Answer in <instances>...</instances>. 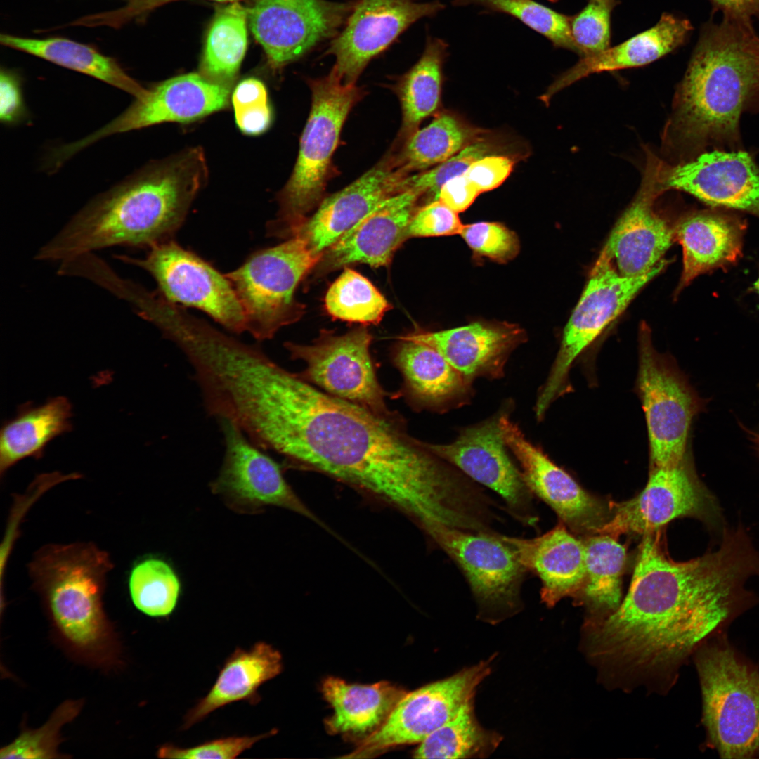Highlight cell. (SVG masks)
Here are the masks:
<instances>
[{
  "label": "cell",
  "instance_id": "obj_27",
  "mask_svg": "<svg viewBox=\"0 0 759 759\" xmlns=\"http://www.w3.org/2000/svg\"><path fill=\"white\" fill-rule=\"evenodd\" d=\"M682 248V271L676 292L698 276L734 265L742 257L746 222L734 211L712 207L689 212L674 226Z\"/></svg>",
  "mask_w": 759,
  "mask_h": 759
},
{
  "label": "cell",
  "instance_id": "obj_30",
  "mask_svg": "<svg viewBox=\"0 0 759 759\" xmlns=\"http://www.w3.org/2000/svg\"><path fill=\"white\" fill-rule=\"evenodd\" d=\"M692 27L684 18L664 13L650 29L606 50L580 58L572 67L561 74L540 97L547 103L559 91L590 74L651 63L682 45Z\"/></svg>",
  "mask_w": 759,
  "mask_h": 759
},
{
  "label": "cell",
  "instance_id": "obj_19",
  "mask_svg": "<svg viewBox=\"0 0 759 759\" xmlns=\"http://www.w3.org/2000/svg\"><path fill=\"white\" fill-rule=\"evenodd\" d=\"M231 86L214 82L201 73L179 75L157 83L120 115L86 137L60 147L67 160L88 146L117 134L167 122L188 123L226 108Z\"/></svg>",
  "mask_w": 759,
  "mask_h": 759
},
{
  "label": "cell",
  "instance_id": "obj_11",
  "mask_svg": "<svg viewBox=\"0 0 759 759\" xmlns=\"http://www.w3.org/2000/svg\"><path fill=\"white\" fill-rule=\"evenodd\" d=\"M639 352L637 388L645 413L651 467L673 466L687 457L690 425L704 404L654 349L644 322L640 327Z\"/></svg>",
  "mask_w": 759,
  "mask_h": 759
},
{
  "label": "cell",
  "instance_id": "obj_56",
  "mask_svg": "<svg viewBox=\"0 0 759 759\" xmlns=\"http://www.w3.org/2000/svg\"><path fill=\"white\" fill-rule=\"evenodd\" d=\"M176 1V0H145V7L152 8L153 6H160L161 4H164L165 3H168V2H170V1ZM212 1L233 3V2H236L238 0H212Z\"/></svg>",
  "mask_w": 759,
  "mask_h": 759
},
{
  "label": "cell",
  "instance_id": "obj_8",
  "mask_svg": "<svg viewBox=\"0 0 759 759\" xmlns=\"http://www.w3.org/2000/svg\"><path fill=\"white\" fill-rule=\"evenodd\" d=\"M321 256L294 236L257 251L226 275L242 306L247 332L259 341L269 339L301 317L304 306L296 300L295 291Z\"/></svg>",
  "mask_w": 759,
  "mask_h": 759
},
{
  "label": "cell",
  "instance_id": "obj_4",
  "mask_svg": "<svg viewBox=\"0 0 759 759\" xmlns=\"http://www.w3.org/2000/svg\"><path fill=\"white\" fill-rule=\"evenodd\" d=\"M207 176L200 148L149 163L92 199L34 258L61 263L112 246L150 247L171 240Z\"/></svg>",
  "mask_w": 759,
  "mask_h": 759
},
{
  "label": "cell",
  "instance_id": "obj_36",
  "mask_svg": "<svg viewBox=\"0 0 759 759\" xmlns=\"http://www.w3.org/2000/svg\"><path fill=\"white\" fill-rule=\"evenodd\" d=\"M489 131L470 124L450 111L436 114L427 126L406 139L396 164L408 173L427 170L448 160Z\"/></svg>",
  "mask_w": 759,
  "mask_h": 759
},
{
  "label": "cell",
  "instance_id": "obj_48",
  "mask_svg": "<svg viewBox=\"0 0 759 759\" xmlns=\"http://www.w3.org/2000/svg\"><path fill=\"white\" fill-rule=\"evenodd\" d=\"M463 223L457 212L439 200L417 209L408 228V237H438L460 235Z\"/></svg>",
  "mask_w": 759,
  "mask_h": 759
},
{
  "label": "cell",
  "instance_id": "obj_24",
  "mask_svg": "<svg viewBox=\"0 0 759 759\" xmlns=\"http://www.w3.org/2000/svg\"><path fill=\"white\" fill-rule=\"evenodd\" d=\"M661 195L649 153L640 190L615 224L602 250L623 276L638 277L653 271L675 241L674 226L654 208Z\"/></svg>",
  "mask_w": 759,
  "mask_h": 759
},
{
  "label": "cell",
  "instance_id": "obj_54",
  "mask_svg": "<svg viewBox=\"0 0 759 759\" xmlns=\"http://www.w3.org/2000/svg\"><path fill=\"white\" fill-rule=\"evenodd\" d=\"M725 13V15L751 21L759 18V0H712Z\"/></svg>",
  "mask_w": 759,
  "mask_h": 759
},
{
  "label": "cell",
  "instance_id": "obj_31",
  "mask_svg": "<svg viewBox=\"0 0 759 759\" xmlns=\"http://www.w3.org/2000/svg\"><path fill=\"white\" fill-rule=\"evenodd\" d=\"M282 669L280 653L266 642H257L249 649H235L226 660L208 693L186 715L183 729L230 703L240 701L259 703L260 687L278 675Z\"/></svg>",
  "mask_w": 759,
  "mask_h": 759
},
{
  "label": "cell",
  "instance_id": "obj_43",
  "mask_svg": "<svg viewBox=\"0 0 759 759\" xmlns=\"http://www.w3.org/2000/svg\"><path fill=\"white\" fill-rule=\"evenodd\" d=\"M81 701L68 700L61 703L41 727L23 729L11 744L0 750L1 759H50L67 758L58 751L62 741L60 730L80 712Z\"/></svg>",
  "mask_w": 759,
  "mask_h": 759
},
{
  "label": "cell",
  "instance_id": "obj_16",
  "mask_svg": "<svg viewBox=\"0 0 759 759\" xmlns=\"http://www.w3.org/2000/svg\"><path fill=\"white\" fill-rule=\"evenodd\" d=\"M500 410L479 423L462 428L449 443H428L430 450L475 483L492 490L506 512L525 527L536 528L539 517L534 495L502 439Z\"/></svg>",
  "mask_w": 759,
  "mask_h": 759
},
{
  "label": "cell",
  "instance_id": "obj_15",
  "mask_svg": "<svg viewBox=\"0 0 759 759\" xmlns=\"http://www.w3.org/2000/svg\"><path fill=\"white\" fill-rule=\"evenodd\" d=\"M491 660L406 692L383 724L344 758L376 757L397 746L421 743L453 719L489 675Z\"/></svg>",
  "mask_w": 759,
  "mask_h": 759
},
{
  "label": "cell",
  "instance_id": "obj_14",
  "mask_svg": "<svg viewBox=\"0 0 759 759\" xmlns=\"http://www.w3.org/2000/svg\"><path fill=\"white\" fill-rule=\"evenodd\" d=\"M118 259L148 271L168 301L200 309L230 332L247 330L242 306L226 276L172 240L149 247L143 258Z\"/></svg>",
  "mask_w": 759,
  "mask_h": 759
},
{
  "label": "cell",
  "instance_id": "obj_32",
  "mask_svg": "<svg viewBox=\"0 0 759 759\" xmlns=\"http://www.w3.org/2000/svg\"><path fill=\"white\" fill-rule=\"evenodd\" d=\"M72 406L64 396L44 404L25 403L0 431V474L27 458H41L47 445L72 429Z\"/></svg>",
  "mask_w": 759,
  "mask_h": 759
},
{
  "label": "cell",
  "instance_id": "obj_23",
  "mask_svg": "<svg viewBox=\"0 0 759 759\" xmlns=\"http://www.w3.org/2000/svg\"><path fill=\"white\" fill-rule=\"evenodd\" d=\"M409 176L393 157L384 158L342 190L323 198L294 236L301 238L314 254L322 255L379 205L408 190Z\"/></svg>",
  "mask_w": 759,
  "mask_h": 759
},
{
  "label": "cell",
  "instance_id": "obj_12",
  "mask_svg": "<svg viewBox=\"0 0 759 759\" xmlns=\"http://www.w3.org/2000/svg\"><path fill=\"white\" fill-rule=\"evenodd\" d=\"M611 517L599 533L645 535L673 519L692 517L722 534V515L715 496L700 481L686 457L677 465L651 467L648 481L634 498L611 501Z\"/></svg>",
  "mask_w": 759,
  "mask_h": 759
},
{
  "label": "cell",
  "instance_id": "obj_17",
  "mask_svg": "<svg viewBox=\"0 0 759 759\" xmlns=\"http://www.w3.org/2000/svg\"><path fill=\"white\" fill-rule=\"evenodd\" d=\"M217 421L225 454L219 473L211 484L214 494L238 513L258 514L266 507L275 506L320 522L294 492L278 462L233 423L223 419Z\"/></svg>",
  "mask_w": 759,
  "mask_h": 759
},
{
  "label": "cell",
  "instance_id": "obj_20",
  "mask_svg": "<svg viewBox=\"0 0 759 759\" xmlns=\"http://www.w3.org/2000/svg\"><path fill=\"white\" fill-rule=\"evenodd\" d=\"M354 2L327 0H253L247 8L251 31L271 68L281 69L320 42L337 34Z\"/></svg>",
  "mask_w": 759,
  "mask_h": 759
},
{
  "label": "cell",
  "instance_id": "obj_34",
  "mask_svg": "<svg viewBox=\"0 0 759 759\" xmlns=\"http://www.w3.org/2000/svg\"><path fill=\"white\" fill-rule=\"evenodd\" d=\"M0 41L5 46L97 79L135 98L146 91L115 58L87 44L63 37L37 39L7 34H1Z\"/></svg>",
  "mask_w": 759,
  "mask_h": 759
},
{
  "label": "cell",
  "instance_id": "obj_38",
  "mask_svg": "<svg viewBox=\"0 0 759 759\" xmlns=\"http://www.w3.org/2000/svg\"><path fill=\"white\" fill-rule=\"evenodd\" d=\"M247 8L238 2L221 8L210 25L201 60V74L231 86L247 46Z\"/></svg>",
  "mask_w": 759,
  "mask_h": 759
},
{
  "label": "cell",
  "instance_id": "obj_51",
  "mask_svg": "<svg viewBox=\"0 0 759 759\" xmlns=\"http://www.w3.org/2000/svg\"><path fill=\"white\" fill-rule=\"evenodd\" d=\"M479 194L476 187L463 174L446 181L439 189L437 200L458 214L467 209Z\"/></svg>",
  "mask_w": 759,
  "mask_h": 759
},
{
  "label": "cell",
  "instance_id": "obj_10",
  "mask_svg": "<svg viewBox=\"0 0 759 759\" xmlns=\"http://www.w3.org/2000/svg\"><path fill=\"white\" fill-rule=\"evenodd\" d=\"M668 263L663 259L646 275L626 277L618 273L604 252H600L564 327L557 357L538 395L534 412L538 421L564 392L569 370L577 357L625 311L644 286Z\"/></svg>",
  "mask_w": 759,
  "mask_h": 759
},
{
  "label": "cell",
  "instance_id": "obj_49",
  "mask_svg": "<svg viewBox=\"0 0 759 759\" xmlns=\"http://www.w3.org/2000/svg\"><path fill=\"white\" fill-rule=\"evenodd\" d=\"M514 163L513 157L508 154H491L472 163L464 174L481 193L501 185L510 174Z\"/></svg>",
  "mask_w": 759,
  "mask_h": 759
},
{
  "label": "cell",
  "instance_id": "obj_44",
  "mask_svg": "<svg viewBox=\"0 0 759 759\" xmlns=\"http://www.w3.org/2000/svg\"><path fill=\"white\" fill-rule=\"evenodd\" d=\"M502 148L498 141L487 134L432 169L410 176L409 188L417 191L422 196L430 195L431 201L436 200L439 189L446 181L463 174L472 163L486 155L506 154Z\"/></svg>",
  "mask_w": 759,
  "mask_h": 759
},
{
  "label": "cell",
  "instance_id": "obj_18",
  "mask_svg": "<svg viewBox=\"0 0 759 759\" xmlns=\"http://www.w3.org/2000/svg\"><path fill=\"white\" fill-rule=\"evenodd\" d=\"M511 410L510 406L500 409L499 426L505 443L517 460L529 490L572 532L598 534L611 517V502L587 492L529 441L511 419Z\"/></svg>",
  "mask_w": 759,
  "mask_h": 759
},
{
  "label": "cell",
  "instance_id": "obj_39",
  "mask_svg": "<svg viewBox=\"0 0 759 759\" xmlns=\"http://www.w3.org/2000/svg\"><path fill=\"white\" fill-rule=\"evenodd\" d=\"M500 740L499 734L484 729L479 724L470 701L453 719L420 743L414 752V758H485L495 751Z\"/></svg>",
  "mask_w": 759,
  "mask_h": 759
},
{
  "label": "cell",
  "instance_id": "obj_5",
  "mask_svg": "<svg viewBox=\"0 0 759 759\" xmlns=\"http://www.w3.org/2000/svg\"><path fill=\"white\" fill-rule=\"evenodd\" d=\"M112 567L108 554L91 543L46 545L28 564L33 588L63 639L101 663L113 659L117 648L103 605Z\"/></svg>",
  "mask_w": 759,
  "mask_h": 759
},
{
  "label": "cell",
  "instance_id": "obj_40",
  "mask_svg": "<svg viewBox=\"0 0 759 759\" xmlns=\"http://www.w3.org/2000/svg\"><path fill=\"white\" fill-rule=\"evenodd\" d=\"M132 602L141 612L155 618L170 616L180 599L181 583L171 565L157 557L136 562L129 577Z\"/></svg>",
  "mask_w": 759,
  "mask_h": 759
},
{
  "label": "cell",
  "instance_id": "obj_57",
  "mask_svg": "<svg viewBox=\"0 0 759 759\" xmlns=\"http://www.w3.org/2000/svg\"><path fill=\"white\" fill-rule=\"evenodd\" d=\"M753 290H754V291H755V292H756L757 294H759V275H758V278H757V279L755 280V282L753 283Z\"/></svg>",
  "mask_w": 759,
  "mask_h": 759
},
{
  "label": "cell",
  "instance_id": "obj_1",
  "mask_svg": "<svg viewBox=\"0 0 759 759\" xmlns=\"http://www.w3.org/2000/svg\"><path fill=\"white\" fill-rule=\"evenodd\" d=\"M660 533L644 535L618 607L581 630L582 651L611 689L667 693L687 659L758 601L746 584L759 577V552L741 524L685 562L668 556Z\"/></svg>",
  "mask_w": 759,
  "mask_h": 759
},
{
  "label": "cell",
  "instance_id": "obj_58",
  "mask_svg": "<svg viewBox=\"0 0 759 759\" xmlns=\"http://www.w3.org/2000/svg\"><path fill=\"white\" fill-rule=\"evenodd\" d=\"M548 1H551V2H556V1H557L558 0H548Z\"/></svg>",
  "mask_w": 759,
  "mask_h": 759
},
{
  "label": "cell",
  "instance_id": "obj_52",
  "mask_svg": "<svg viewBox=\"0 0 759 759\" xmlns=\"http://www.w3.org/2000/svg\"><path fill=\"white\" fill-rule=\"evenodd\" d=\"M239 129L248 135H259L269 127L272 112L268 103L234 110Z\"/></svg>",
  "mask_w": 759,
  "mask_h": 759
},
{
  "label": "cell",
  "instance_id": "obj_33",
  "mask_svg": "<svg viewBox=\"0 0 759 759\" xmlns=\"http://www.w3.org/2000/svg\"><path fill=\"white\" fill-rule=\"evenodd\" d=\"M321 690L334 710L326 720L331 734L372 733L387 720L406 694L387 681L369 685L348 684L335 677L326 678Z\"/></svg>",
  "mask_w": 759,
  "mask_h": 759
},
{
  "label": "cell",
  "instance_id": "obj_55",
  "mask_svg": "<svg viewBox=\"0 0 759 759\" xmlns=\"http://www.w3.org/2000/svg\"><path fill=\"white\" fill-rule=\"evenodd\" d=\"M741 426L742 429L748 434L750 440L753 443L754 448L759 455V433L748 429L743 424H741Z\"/></svg>",
  "mask_w": 759,
  "mask_h": 759
},
{
  "label": "cell",
  "instance_id": "obj_45",
  "mask_svg": "<svg viewBox=\"0 0 759 759\" xmlns=\"http://www.w3.org/2000/svg\"><path fill=\"white\" fill-rule=\"evenodd\" d=\"M616 0H588L586 6L571 17V32L580 58L610 47V18Z\"/></svg>",
  "mask_w": 759,
  "mask_h": 759
},
{
  "label": "cell",
  "instance_id": "obj_9",
  "mask_svg": "<svg viewBox=\"0 0 759 759\" xmlns=\"http://www.w3.org/2000/svg\"><path fill=\"white\" fill-rule=\"evenodd\" d=\"M422 531L460 569L480 618L494 623L522 609L521 591L528 572L503 534L464 530L437 522Z\"/></svg>",
  "mask_w": 759,
  "mask_h": 759
},
{
  "label": "cell",
  "instance_id": "obj_53",
  "mask_svg": "<svg viewBox=\"0 0 759 759\" xmlns=\"http://www.w3.org/2000/svg\"><path fill=\"white\" fill-rule=\"evenodd\" d=\"M234 110L268 103V94L265 85L255 78L241 81L232 93Z\"/></svg>",
  "mask_w": 759,
  "mask_h": 759
},
{
  "label": "cell",
  "instance_id": "obj_6",
  "mask_svg": "<svg viewBox=\"0 0 759 759\" xmlns=\"http://www.w3.org/2000/svg\"><path fill=\"white\" fill-rule=\"evenodd\" d=\"M312 103L300 140L297 160L288 181L279 192L276 219L267 225L268 235L290 238L323 200L344 123L361 90L345 84L336 71L309 80Z\"/></svg>",
  "mask_w": 759,
  "mask_h": 759
},
{
  "label": "cell",
  "instance_id": "obj_3",
  "mask_svg": "<svg viewBox=\"0 0 759 759\" xmlns=\"http://www.w3.org/2000/svg\"><path fill=\"white\" fill-rule=\"evenodd\" d=\"M759 113V36L751 21L725 15L705 27L662 135L677 163L713 150H739L744 112Z\"/></svg>",
  "mask_w": 759,
  "mask_h": 759
},
{
  "label": "cell",
  "instance_id": "obj_41",
  "mask_svg": "<svg viewBox=\"0 0 759 759\" xmlns=\"http://www.w3.org/2000/svg\"><path fill=\"white\" fill-rule=\"evenodd\" d=\"M325 308L334 319L376 325L389 309L385 297L365 277L346 268L328 288Z\"/></svg>",
  "mask_w": 759,
  "mask_h": 759
},
{
  "label": "cell",
  "instance_id": "obj_21",
  "mask_svg": "<svg viewBox=\"0 0 759 759\" xmlns=\"http://www.w3.org/2000/svg\"><path fill=\"white\" fill-rule=\"evenodd\" d=\"M655 157V180L661 193L683 191L712 207L759 218V164L748 152L712 150L675 164Z\"/></svg>",
  "mask_w": 759,
  "mask_h": 759
},
{
  "label": "cell",
  "instance_id": "obj_47",
  "mask_svg": "<svg viewBox=\"0 0 759 759\" xmlns=\"http://www.w3.org/2000/svg\"><path fill=\"white\" fill-rule=\"evenodd\" d=\"M270 735L271 732L256 736L228 737L185 748L164 744L158 749L157 753L160 758L231 759L238 757Z\"/></svg>",
  "mask_w": 759,
  "mask_h": 759
},
{
  "label": "cell",
  "instance_id": "obj_13",
  "mask_svg": "<svg viewBox=\"0 0 759 759\" xmlns=\"http://www.w3.org/2000/svg\"><path fill=\"white\" fill-rule=\"evenodd\" d=\"M372 337L365 327L341 335L322 331L311 344L285 342L293 360L304 361L299 375L326 393L387 418L401 417L389 410L380 385L370 347Z\"/></svg>",
  "mask_w": 759,
  "mask_h": 759
},
{
  "label": "cell",
  "instance_id": "obj_22",
  "mask_svg": "<svg viewBox=\"0 0 759 759\" xmlns=\"http://www.w3.org/2000/svg\"><path fill=\"white\" fill-rule=\"evenodd\" d=\"M444 8L439 1L359 0L326 53L335 56L333 68L343 82L355 84L369 61L408 27L422 18L434 16Z\"/></svg>",
  "mask_w": 759,
  "mask_h": 759
},
{
  "label": "cell",
  "instance_id": "obj_29",
  "mask_svg": "<svg viewBox=\"0 0 759 759\" xmlns=\"http://www.w3.org/2000/svg\"><path fill=\"white\" fill-rule=\"evenodd\" d=\"M393 361L403 379V395L415 408L446 410L472 395V383L437 349L409 334L400 337Z\"/></svg>",
  "mask_w": 759,
  "mask_h": 759
},
{
  "label": "cell",
  "instance_id": "obj_25",
  "mask_svg": "<svg viewBox=\"0 0 759 759\" xmlns=\"http://www.w3.org/2000/svg\"><path fill=\"white\" fill-rule=\"evenodd\" d=\"M421 197L409 188L382 202L323 253L316 270L326 273L359 263L387 266L408 238V226Z\"/></svg>",
  "mask_w": 759,
  "mask_h": 759
},
{
  "label": "cell",
  "instance_id": "obj_50",
  "mask_svg": "<svg viewBox=\"0 0 759 759\" xmlns=\"http://www.w3.org/2000/svg\"><path fill=\"white\" fill-rule=\"evenodd\" d=\"M27 116L20 76L8 69L0 72V120L5 125H14Z\"/></svg>",
  "mask_w": 759,
  "mask_h": 759
},
{
  "label": "cell",
  "instance_id": "obj_7",
  "mask_svg": "<svg viewBox=\"0 0 759 759\" xmlns=\"http://www.w3.org/2000/svg\"><path fill=\"white\" fill-rule=\"evenodd\" d=\"M718 637L694 651L708 741L720 758H754L759 755V671Z\"/></svg>",
  "mask_w": 759,
  "mask_h": 759
},
{
  "label": "cell",
  "instance_id": "obj_26",
  "mask_svg": "<svg viewBox=\"0 0 759 759\" xmlns=\"http://www.w3.org/2000/svg\"><path fill=\"white\" fill-rule=\"evenodd\" d=\"M437 349L469 382L504 376L512 351L526 339L520 326L507 322L475 321L454 328L408 333Z\"/></svg>",
  "mask_w": 759,
  "mask_h": 759
},
{
  "label": "cell",
  "instance_id": "obj_37",
  "mask_svg": "<svg viewBox=\"0 0 759 759\" xmlns=\"http://www.w3.org/2000/svg\"><path fill=\"white\" fill-rule=\"evenodd\" d=\"M448 48L444 40L428 37L421 57L399 81L398 92L403 115L400 134L404 139L439 107Z\"/></svg>",
  "mask_w": 759,
  "mask_h": 759
},
{
  "label": "cell",
  "instance_id": "obj_46",
  "mask_svg": "<svg viewBox=\"0 0 759 759\" xmlns=\"http://www.w3.org/2000/svg\"><path fill=\"white\" fill-rule=\"evenodd\" d=\"M460 235L475 254L500 264L509 262L519 252L517 235L499 222L464 224Z\"/></svg>",
  "mask_w": 759,
  "mask_h": 759
},
{
  "label": "cell",
  "instance_id": "obj_35",
  "mask_svg": "<svg viewBox=\"0 0 759 759\" xmlns=\"http://www.w3.org/2000/svg\"><path fill=\"white\" fill-rule=\"evenodd\" d=\"M583 540L585 578L573 599L586 608L588 616L585 623H588L606 617L620 605L626 550L616 538L608 534H593Z\"/></svg>",
  "mask_w": 759,
  "mask_h": 759
},
{
  "label": "cell",
  "instance_id": "obj_42",
  "mask_svg": "<svg viewBox=\"0 0 759 759\" xmlns=\"http://www.w3.org/2000/svg\"><path fill=\"white\" fill-rule=\"evenodd\" d=\"M453 5H476L510 15L546 37L556 48L578 53L571 32V17L533 0H453Z\"/></svg>",
  "mask_w": 759,
  "mask_h": 759
},
{
  "label": "cell",
  "instance_id": "obj_2",
  "mask_svg": "<svg viewBox=\"0 0 759 759\" xmlns=\"http://www.w3.org/2000/svg\"><path fill=\"white\" fill-rule=\"evenodd\" d=\"M257 443L386 502L415 523L442 516L459 490L455 468L412 437L401 417L379 416L280 366L259 398Z\"/></svg>",
  "mask_w": 759,
  "mask_h": 759
},
{
  "label": "cell",
  "instance_id": "obj_28",
  "mask_svg": "<svg viewBox=\"0 0 759 759\" xmlns=\"http://www.w3.org/2000/svg\"><path fill=\"white\" fill-rule=\"evenodd\" d=\"M515 550L528 572L541 582L540 599L553 607L561 599L577 595L585 578V552L583 540L559 522L546 533L533 538L503 535Z\"/></svg>",
  "mask_w": 759,
  "mask_h": 759
}]
</instances>
